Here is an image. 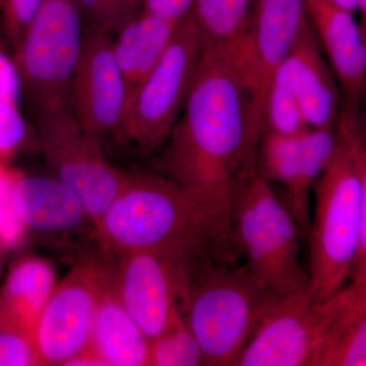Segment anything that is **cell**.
I'll list each match as a JSON object with an SVG mask.
<instances>
[{
	"label": "cell",
	"instance_id": "obj_16",
	"mask_svg": "<svg viewBox=\"0 0 366 366\" xmlns=\"http://www.w3.org/2000/svg\"><path fill=\"white\" fill-rule=\"evenodd\" d=\"M16 204L28 233L59 237L79 232L88 224L93 226L78 194L54 177L28 175L21 171Z\"/></svg>",
	"mask_w": 366,
	"mask_h": 366
},
{
	"label": "cell",
	"instance_id": "obj_22",
	"mask_svg": "<svg viewBox=\"0 0 366 366\" xmlns=\"http://www.w3.org/2000/svg\"><path fill=\"white\" fill-rule=\"evenodd\" d=\"M257 0H194L192 14L203 36L204 45L234 49L252 30Z\"/></svg>",
	"mask_w": 366,
	"mask_h": 366
},
{
	"label": "cell",
	"instance_id": "obj_25",
	"mask_svg": "<svg viewBox=\"0 0 366 366\" xmlns=\"http://www.w3.org/2000/svg\"><path fill=\"white\" fill-rule=\"evenodd\" d=\"M21 171L0 159V247L6 252L23 247L28 231L19 215L16 187Z\"/></svg>",
	"mask_w": 366,
	"mask_h": 366
},
{
	"label": "cell",
	"instance_id": "obj_13",
	"mask_svg": "<svg viewBox=\"0 0 366 366\" xmlns=\"http://www.w3.org/2000/svg\"><path fill=\"white\" fill-rule=\"evenodd\" d=\"M308 19L342 94V107L360 112L366 95V45L354 13L335 0H305Z\"/></svg>",
	"mask_w": 366,
	"mask_h": 366
},
{
	"label": "cell",
	"instance_id": "obj_30",
	"mask_svg": "<svg viewBox=\"0 0 366 366\" xmlns=\"http://www.w3.org/2000/svg\"><path fill=\"white\" fill-rule=\"evenodd\" d=\"M24 86L20 69L14 57L4 49L0 41V100L20 105Z\"/></svg>",
	"mask_w": 366,
	"mask_h": 366
},
{
	"label": "cell",
	"instance_id": "obj_5",
	"mask_svg": "<svg viewBox=\"0 0 366 366\" xmlns=\"http://www.w3.org/2000/svg\"><path fill=\"white\" fill-rule=\"evenodd\" d=\"M231 220L233 243L264 285L280 295L310 288L300 261L298 224L257 170L236 187Z\"/></svg>",
	"mask_w": 366,
	"mask_h": 366
},
{
	"label": "cell",
	"instance_id": "obj_9",
	"mask_svg": "<svg viewBox=\"0 0 366 366\" xmlns=\"http://www.w3.org/2000/svg\"><path fill=\"white\" fill-rule=\"evenodd\" d=\"M113 264L86 257L57 282L34 327L39 365H66L88 350L99 303L114 277Z\"/></svg>",
	"mask_w": 366,
	"mask_h": 366
},
{
	"label": "cell",
	"instance_id": "obj_32",
	"mask_svg": "<svg viewBox=\"0 0 366 366\" xmlns=\"http://www.w3.org/2000/svg\"><path fill=\"white\" fill-rule=\"evenodd\" d=\"M194 0H143L142 11L164 20L182 21L192 11Z\"/></svg>",
	"mask_w": 366,
	"mask_h": 366
},
{
	"label": "cell",
	"instance_id": "obj_3",
	"mask_svg": "<svg viewBox=\"0 0 366 366\" xmlns=\"http://www.w3.org/2000/svg\"><path fill=\"white\" fill-rule=\"evenodd\" d=\"M360 112L342 108L337 122L338 144L312 192L315 209L310 237L308 287L324 302L351 278L360 239L361 177L354 125Z\"/></svg>",
	"mask_w": 366,
	"mask_h": 366
},
{
	"label": "cell",
	"instance_id": "obj_19",
	"mask_svg": "<svg viewBox=\"0 0 366 366\" xmlns=\"http://www.w3.org/2000/svg\"><path fill=\"white\" fill-rule=\"evenodd\" d=\"M180 23L141 11L115 34L113 48L124 74L129 106L167 50Z\"/></svg>",
	"mask_w": 366,
	"mask_h": 366
},
{
	"label": "cell",
	"instance_id": "obj_20",
	"mask_svg": "<svg viewBox=\"0 0 366 366\" xmlns=\"http://www.w3.org/2000/svg\"><path fill=\"white\" fill-rule=\"evenodd\" d=\"M332 319L317 366H366V284L330 298Z\"/></svg>",
	"mask_w": 366,
	"mask_h": 366
},
{
	"label": "cell",
	"instance_id": "obj_24",
	"mask_svg": "<svg viewBox=\"0 0 366 366\" xmlns=\"http://www.w3.org/2000/svg\"><path fill=\"white\" fill-rule=\"evenodd\" d=\"M266 131L277 134H302L308 127L297 98L280 71L274 74L266 99Z\"/></svg>",
	"mask_w": 366,
	"mask_h": 366
},
{
	"label": "cell",
	"instance_id": "obj_35",
	"mask_svg": "<svg viewBox=\"0 0 366 366\" xmlns=\"http://www.w3.org/2000/svg\"><path fill=\"white\" fill-rule=\"evenodd\" d=\"M335 1L340 4L341 6H343L344 9L352 11V13L357 9L358 0H335Z\"/></svg>",
	"mask_w": 366,
	"mask_h": 366
},
{
	"label": "cell",
	"instance_id": "obj_15",
	"mask_svg": "<svg viewBox=\"0 0 366 366\" xmlns=\"http://www.w3.org/2000/svg\"><path fill=\"white\" fill-rule=\"evenodd\" d=\"M278 71L287 79L310 129L337 127L343 104L340 86L310 21Z\"/></svg>",
	"mask_w": 366,
	"mask_h": 366
},
{
	"label": "cell",
	"instance_id": "obj_6",
	"mask_svg": "<svg viewBox=\"0 0 366 366\" xmlns=\"http://www.w3.org/2000/svg\"><path fill=\"white\" fill-rule=\"evenodd\" d=\"M78 0H43L14 57L37 117L69 106V88L83 44Z\"/></svg>",
	"mask_w": 366,
	"mask_h": 366
},
{
	"label": "cell",
	"instance_id": "obj_21",
	"mask_svg": "<svg viewBox=\"0 0 366 366\" xmlns=\"http://www.w3.org/2000/svg\"><path fill=\"white\" fill-rule=\"evenodd\" d=\"M302 134L288 136L266 131L257 152V174L269 183H280L285 189L284 203L291 213H295L300 204L305 177Z\"/></svg>",
	"mask_w": 366,
	"mask_h": 366
},
{
	"label": "cell",
	"instance_id": "obj_27",
	"mask_svg": "<svg viewBox=\"0 0 366 366\" xmlns=\"http://www.w3.org/2000/svg\"><path fill=\"white\" fill-rule=\"evenodd\" d=\"M29 139V127L21 106L0 100V159L11 160Z\"/></svg>",
	"mask_w": 366,
	"mask_h": 366
},
{
	"label": "cell",
	"instance_id": "obj_17",
	"mask_svg": "<svg viewBox=\"0 0 366 366\" xmlns=\"http://www.w3.org/2000/svg\"><path fill=\"white\" fill-rule=\"evenodd\" d=\"M89 350L106 366H150L151 339L120 300L114 277L99 303Z\"/></svg>",
	"mask_w": 366,
	"mask_h": 366
},
{
	"label": "cell",
	"instance_id": "obj_31",
	"mask_svg": "<svg viewBox=\"0 0 366 366\" xmlns=\"http://www.w3.org/2000/svg\"><path fill=\"white\" fill-rule=\"evenodd\" d=\"M78 6L85 28L115 35L117 25L112 0H78Z\"/></svg>",
	"mask_w": 366,
	"mask_h": 366
},
{
	"label": "cell",
	"instance_id": "obj_33",
	"mask_svg": "<svg viewBox=\"0 0 366 366\" xmlns=\"http://www.w3.org/2000/svg\"><path fill=\"white\" fill-rule=\"evenodd\" d=\"M117 33L142 11L143 0H112ZM115 33V34H117Z\"/></svg>",
	"mask_w": 366,
	"mask_h": 366
},
{
	"label": "cell",
	"instance_id": "obj_7",
	"mask_svg": "<svg viewBox=\"0 0 366 366\" xmlns=\"http://www.w3.org/2000/svg\"><path fill=\"white\" fill-rule=\"evenodd\" d=\"M203 50V36L190 11L132 98L120 132L122 137L144 152L163 147L189 97Z\"/></svg>",
	"mask_w": 366,
	"mask_h": 366
},
{
	"label": "cell",
	"instance_id": "obj_28",
	"mask_svg": "<svg viewBox=\"0 0 366 366\" xmlns=\"http://www.w3.org/2000/svg\"><path fill=\"white\" fill-rule=\"evenodd\" d=\"M356 150L360 162L361 177V219L360 239L357 257L351 274V283L353 285L366 284V134L361 129L360 117L354 125Z\"/></svg>",
	"mask_w": 366,
	"mask_h": 366
},
{
	"label": "cell",
	"instance_id": "obj_4",
	"mask_svg": "<svg viewBox=\"0 0 366 366\" xmlns=\"http://www.w3.org/2000/svg\"><path fill=\"white\" fill-rule=\"evenodd\" d=\"M279 296L247 264L235 266L212 257L199 259L182 314L201 345L204 365L235 366Z\"/></svg>",
	"mask_w": 366,
	"mask_h": 366
},
{
	"label": "cell",
	"instance_id": "obj_14",
	"mask_svg": "<svg viewBox=\"0 0 366 366\" xmlns=\"http://www.w3.org/2000/svg\"><path fill=\"white\" fill-rule=\"evenodd\" d=\"M305 0H257L252 31L249 86L264 118L269 86L307 21Z\"/></svg>",
	"mask_w": 366,
	"mask_h": 366
},
{
	"label": "cell",
	"instance_id": "obj_18",
	"mask_svg": "<svg viewBox=\"0 0 366 366\" xmlns=\"http://www.w3.org/2000/svg\"><path fill=\"white\" fill-rule=\"evenodd\" d=\"M56 284L49 262L31 254L16 259L0 287V327L32 338L36 322Z\"/></svg>",
	"mask_w": 366,
	"mask_h": 366
},
{
	"label": "cell",
	"instance_id": "obj_12",
	"mask_svg": "<svg viewBox=\"0 0 366 366\" xmlns=\"http://www.w3.org/2000/svg\"><path fill=\"white\" fill-rule=\"evenodd\" d=\"M69 106L85 129L102 137L119 134L129 96L113 48V35L85 28L69 88Z\"/></svg>",
	"mask_w": 366,
	"mask_h": 366
},
{
	"label": "cell",
	"instance_id": "obj_26",
	"mask_svg": "<svg viewBox=\"0 0 366 366\" xmlns=\"http://www.w3.org/2000/svg\"><path fill=\"white\" fill-rule=\"evenodd\" d=\"M43 0H0V25L13 47L20 46Z\"/></svg>",
	"mask_w": 366,
	"mask_h": 366
},
{
	"label": "cell",
	"instance_id": "obj_11",
	"mask_svg": "<svg viewBox=\"0 0 366 366\" xmlns=\"http://www.w3.org/2000/svg\"><path fill=\"white\" fill-rule=\"evenodd\" d=\"M331 319L330 301L317 302L310 288L280 295L235 366H317Z\"/></svg>",
	"mask_w": 366,
	"mask_h": 366
},
{
	"label": "cell",
	"instance_id": "obj_2",
	"mask_svg": "<svg viewBox=\"0 0 366 366\" xmlns=\"http://www.w3.org/2000/svg\"><path fill=\"white\" fill-rule=\"evenodd\" d=\"M231 203L160 174H129L127 184L95 228L104 249L169 250L225 261Z\"/></svg>",
	"mask_w": 366,
	"mask_h": 366
},
{
	"label": "cell",
	"instance_id": "obj_23",
	"mask_svg": "<svg viewBox=\"0 0 366 366\" xmlns=\"http://www.w3.org/2000/svg\"><path fill=\"white\" fill-rule=\"evenodd\" d=\"M204 365L203 351L182 312L151 340L150 366Z\"/></svg>",
	"mask_w": 366,
	"mask_h": 366
},
{
	"label": "cell",
	"instance_id": "obj_8",
	"mask_svg": "<svg viewBox=\"0 0 366 366\" xmlns=\"http://www.w3.org/2000/svg\"><path fill=\"white\" fill-rule=\"evenodd\" d=\"M38 141L53 177L74 190L94 231L124 189L129 173L109 162L102 137L81 125L69 106L37 117Z\"/></svg>",
	"mask_w": 366,
	"mask_h": 366
},
{
	"label": "cell",
	"instance_id": "obj_36",
	"mask_svg": "<svg viewBox=\"0 0 366 366\" xmlns=\"http://www.w3.org/2000/svg\"><path fill=\"white\" fill-rule=\"evenodd\" d=\"M7 252L6 250L2 249V247H0V277L2 276V273H4V259H6V254Z\"/></svg>",
	"mask_w": 366,
	"mask_h": 366
},
{
	"label": "cell",
	"instance_id": "obj_1",
	"mask_svg": "<svg viewBox=\"0 0 366 366\" xmlns=\"http://www.w3.org/2000/svg\"><path fill=\"white\" fill-rule=\"evenodd\" d=\"M266 118L242 66L222 47L204 45L189 97L154 167L187 187L232 204L257 170Z\"/></svg>",
	"mask_w": 366,
	"mask_h": 366
},
{
	"label": "cell",
	"instance_id": "obj_29",
	"mask_svg": "<svg viewBox=\"0 0 366 366\" xmlns=\"http://www.w3.org/2000/svg\"><path fill=\"white\" fill-rule=\"evenodd\" d=\"M39 365L33 340L28 335L0 327V366Z\"/></svg>",
	"mask_w": 366,
	"mask_h": 366
},
{
	"label": "cell",
	"instance_id": "obj_10",
	"mask_svg": "<svg viewBox=\"0 0 366 366\" xmlns=\"http://www.w3.org/2000/svg\"><path fill=\"white\" fill-rule=\"evenodd\" d=\"M117 254L114 281L118 295L153 340L182 312L194 266L202 257L159 249Z\"/></svg>",
	"mask_w": 366,
	"mask_h": 366
},
{
	"label": "cell",
	"instance_id": "obj_34",
	"mask_svg": "<svg viewBox=\"0 0 366 366\" xmlns=\"http://www.w3.org/2000/svg\"><path fill=\"white\" fill-rule=\"evenodd\" d=\"M357 9L360 11L361 23L360 25L366 45V0H358Z\"/></svg>",
	"mask_w": 366,
	"mask_h": 366
}]
</instances>
